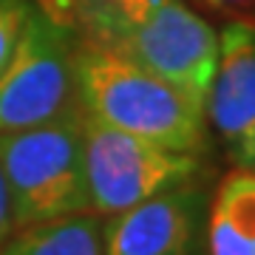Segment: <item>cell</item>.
I'll list each match as a JSON object with an SVG mask.
<instances>
[{
	"instance_id": "cell-1",
	"label": "cell",
	"mask_w": 255,
	"mask_h": 255,
	"mask_svg": "<svg viewBox=\"0 0 255 255\" xmlns=\"http://www.w3.org/2000/svg\"><path fill=\"white\" fill-rule=\"evenodd\" d=\"M37 9L51 23L71 11L85 40L145 65L207 102L219 34L184 0H40Z\"/></svg>"
},
{
	"instance_id": "cell-2",
	"label": "cell",
	"mask_w": 255,
	"mask_h": 255,
	"mask_svg": "<svg viewBox=\"0 0 255 255\" xmlns=\"http://www.w3.org/2000/svg\"><path fill=\"white\" fill-rule=\"evenodd\" d=\"M71 68L82 114L164 147L201 153L204 100L91 40L71 48Z\"/></svg>"
},
{
	"instance_id": "cell-3",
	"label": "cell",
	"mask_w": 255,
	"mask_h": 255,
	"mask_svg": "<svg viewBox=\"0 0 255 255\" xmlns=\"http://www.w3.org/2000/svg\"><path fill=\"white\" fill-rule=\"evenodd\" d=\"M0 170L14 230L37 221L88 213L82 108L20 130H0Z\"/></svg>"
},
{
	"instance_id": "cell-4",
	"label": "cell",
	"mask_w": 255,
	"mask_h": 255,
	"mask_svg": "<svg viewBox=\"0 0 255 255\" xmlns=\"http://www.w3.org/2000/svg\"><path fill=\"white\" fill-rule=\"evenodd\" d=\"M82 145L88 196L97 216H114L150 196L196 182L201 173L199 153L164 147L88 114H82Z\"/></svg>"
},
{
	"instance_id": "cell-5",
	"label": "cell",
	"mask_w": 255,
	"mask_h": 255,
	"mask_svg": "<svg viewBox=\"0 0 255 255\" xmlns=\"http://www.w3.org/2000/svg\"><path fill=\"white\" fill-rule=\"evenodd\" d=\"M80 108L65 28L31 9L20 43L0 71V130H20Z\"/></svg>"
},
{
	"instance_id": "cell-6",
	"label": "cell",
	"mask_w": 255,
	"mask_h": 255,
	"mask_svg": "<svg viewBox=\"0 0 255 255\" xmlns=\"http://www.w3.org/2000/svg\"><path fill=\"white\" fill-rule=\"evenodd\" d=\"M102 219V255H187L201 244L207 193L190 182Z\"/></svg>"
},
{
	"instance_id": "cell-7",
	"label": "cell",
	"mask_w": 255,
	"mask_h": 255,
	"mask_svg": "<svg viewBox=\"0 0 255 255\" xmlns=\"http://www.w3.org/2000/svg\"><path fill=\"white\" fill-rule=\"evenodd\" d=\"M204 111L233 162L255 167V23L233 20L219 34Z\"/></svg>"
},
{
	"instance_id": "cell-8",
	"label": "cell",
	"mask_w": 255,
	"mask_h": 255,
	"mask_svg": "<svg viewBox=\"0 0 255 255\" xmlns=\"http://www.w3.org/2000/svg\"><path fill=\"white\" fill-rule=\"evenodd\" d=\"M207 255H255V167H236L207 201Z\"/></svg>"
},
{
	"instance_id": "cell-9",
	"label": "cell",
	"mask_w": 255,
	"mask_h": 255,
	"mask_svg": "<svg viewBox=\"0 0 255 255\" xmlns=\"http://www.w3.org/2000/svg\"><path fill=\"white\" fill-rule=\"evenodd\" d=\"M0 255H102V216L88 210L20 227Z\"/></svg>"
},
{
	"instance_id": "cell-10",
	"label": "cell",
	"mask_w": 255,
	"mask_h": 255,
	"mask_svg": "<svg viewBox=\"0 0 255 255\" xmlns=\"http://www.w3.org/2000/svg\"><path fill=\"white\" fill-rule=\"evenodd\" d=\"M31 9V0H0V71L14 54Z\"/></svg>"
},
{
	"instance_id": "cell-11",
	"label": "cell",
	"mask_w": 255,
	"mask_h": 255,
	"mask_svg": "<svg viewBox=\"0 0 255 255\" xmlns=\"http://www.w3.org/2000/svg\"><path fill=\"white\" fill-rule=\"evenodd\" d=\"M199 9H207L213 14H224L230 20H255V0H193Z\"/></svg>"
},
{
	"instance_id": "cell-12",
	"label": "cell",
	"mask_w": 255,
	"mask_h": 255,
	"mask_svg": "<svg viewBox=\"0 0 255 255\" xmlns=\"http://www.w3.org/2000/svg\"><path fill=\"white\" fill-rule=\"evenodd\" d=\"M14 233V219H11V204H9V190H6V179L0 170V247L9 241Z\"/></svg>"
},
{
	"instance_id": "cell-13",
	"label": "cell",
	"mask_w": 255,
	"mask_h": 255,
	"mask_svg": "<svg viewBox=\"0 0 255 255\" xmlns=\"http://www.w3.org/2000/svg\"><path fill=\"white\" fill-rule=\"evenodd\" d=\"M187 255H207V253H204V247L199 244V247H196V250H190V253H187Z\"/></svg>"
}]
</instances>
